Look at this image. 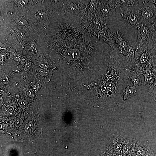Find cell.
<instances>
[{
    "instance_id": "cell-15",
    "label": "cell",
    "mask_w": 156,
    "mask_h": 156,
    "mask_svg": "<svg viewBox=\"0 0 156 156\" xmlns=\"http://www.w3.org/2000/svg\"><path fill=\"white\" fill-rule=\"evenodd\" d=\"M152 89H153L156 91V81L153 88Z\"/></svg>"
},
{
    "instance_id": "cell-12",
    "label": "cell",
    "mask_w": 156,
    "mask_h": 156,
    "mask_svg": "<svg viewBox=\"0 0 156 156\" xmlns=\"http://www.w3.org/2000/svg\"><path fill=\"white\" fill-rule=\"evenodd\" d=\"M135 87L136 86L133 85L132 86L128 85L123 90L122 94L125 101L131 97L136 95L137 91Z\"/></svg>"
},
{
    "instance_id": "cell-7",
    "label": "cell",
    "mask_w": 156,
    "mask_h": 156,
    "mask_svg": "<svg viewBox=\"0 0 156 156\" xmlns=\"http://www.w3.org/2000/svg\"><path fill=\"white\" fill-rule=\"evenodd\" d=\"M156 151L149 147L136 141L133 156H155Z\"/></svg>"
},
{
    "instance_id": "cell-10",
    "label": "cell",
    "mask_w": 156,
    "mask_h": 156,
    "mask_svg": "<svg viewBox=\"0 0 156 156\" xmlns=\"http://www.w3.org/2000/svg\"><path fill=\"white\" fill-rule=\"evenodd\" d=\"M136 143V141L135 139L125 138L122 149V156H133Z\"/></svg>"
},
{
    "instance_id": "cell-8",
    "label": "cell",
    "mask_w": 156,
    "mask_h": 156,
    "mask_svg": "<svg viewBox=\"0 0 156 156\" xmlns=\"http://www.w3.org/2000/svg\"><path fill=\"white\" fill-rule=\"evenodd\" d=\"M125 141V138L120 135L115 134L111 137L110 145L117 155L122 156V149Z\"/></svg>"
},
{
    "instance_id": "cell-18",
    "label": "cell",
    "mask_w": 156,
    "mask_h": 156,
    "mask_svg": "<svg viewBox=\"0 0 156 156\" xmlns=\"http://www.w3.org/2000/svg\"></svg>"
},
{
    "instance_id": "cell-4",
    "label": "cell",
    "mask_w": 156,
    "mask_h": 156,
    "mask_svg": "<svg viewBox=\"0 0 156 156\" xmlns=\"http://www.w3.org/2000/svg\"><path fill=\"white\" fill-rule=\"evenodd\" d=\"M138 7L141 13L140 26L152 24L156 16V6L153 0H138Z\"/></svg>"
},
{
    "instance_id": "cell-6",
    "label": "cell",
    "mask_w": 156,
    "mask_h": 156,
    "mask_svg": "<svg viewBox=\"0 0 156 156\" xmlns=\"http://www.w3.org/2000/svg\"><path fill=\"white\" fill-rule=\"evenodd\" d=\"M120 10L121 16L126 23L138 30L140 27L141 16L138 5L125 8Z\"/></svg>"
},
{
    "instance_id": "cell-9",
    "label": "cell",
    "mask_w": 156,
    "mask_h": 156,
    "mask_svg": "<svg viewBox=\"0 0 156 156\" xmlns=\"http://www.w3.org/2000/svg\"><path fill=\"white\" fill-rule=\"evenodd\" d=\"M115 34L114 45L113 47H116L119 53H121L130 44L119 31H117Z\"/></svg>"
},
{
    "instance_id": "cell-13",
    "label": "cell",
    "mask_w": 156,
    "mask_h": 156,
    "mask_svg": "<svg viewBox=\"0 0 156 156\" xmlns=\"http://www.w3.org/2000/svg\"><path fill=\"white\" fill-rule=\"evenodd\" d=\"M148 92L153 98L156 101V91L153 89L149 88Z\"/></svg>"
},
{
    "instance_id": "cell-16",
    "label": "cell",
    "mask_w": 156,
    "mask_h": 156,
    "mask_svg": "<svg viewBox=\"0 0 156 156\" xmlns=\"http://www.w3.org/2000/svg\"><path fill=\"white\" fill-rule=\"evenodd\" d=\"M153 2L156 6V0H153Z\"/></svg>"
},
{
    "instance_id": "cell-2",
    "label": "cell",
    "mask_w": 156,
    "mask_h": 156,
    "mask_svg": "<svg viewBox=\"0 0 156 156\" xmlns=\"http://www.w3.org/2000/svg\"><path fill=\"white\" fill-rule=\"evenodd\" d=\"M131 67L122 56L115 55L110 57L103 71L100 88V105L115 110L122 109L125 103L123 90L131 82L129 74Z\"/></svg>"
},
{
    "instance_id": "cell-3",
    "label": "cell",
    "mask_w": 156,
    "mask_h": 156,
    "mask_svg": "<svg viewBox=\"0 0 156 156\" xmlns=\"http://www.w3.org/2000/svg\"><path fill=\"white\" fill-rule=\"evenodd\" d=\"M134 64L138 66H148L156 69V42L135 47Z\"/></svg>"
},
{
    "instance_id": "cell-11",
    "label": "cell",
    "mask_w": 156,
    "mask_h": 156,
    "mask_svg": "<svg viewBox=\"0 0 156 156\" xmlns=\"http://www.w3.org/2000/svg\"><path fill=\"white\" fill-rule=\"evenodd\" d=\"M140 75L137 71L132 67L129 78L131 82L135 86H140L142 83Z\"/></svg>"
},
{
    "instance_id": "cell-17",
    "label": "cell",
    "mask_w": 156,
    "mask_h": 156,
    "mask_svg": "<svg viewBox=\"0 0 156 156\" xmlns=\"http://www.w3.org/2000/svg\"><path fill=\"white\" fill-rule=\"evenodd\" d=\"M155 32H156V26L153 27Z\"/></svg>"
},
{
    "instance_id": "cell-5",
    "label": "cell",
    "mask_w": 156,
    "mask_h": 156,
    "mask_svg": "<svg viewBox=\"0 0 156 156\" xmlns=\"http://www.w3.org/2000/svg\"><path fill=\"white\" fill-rule=\"evenodd\" d=\"M137 30L136 47L147 44L156 39V33L152 24L141 25Z\"/></svg>"
},
{
    "instance_id": "cell-1",
    "label": "cell",
    "mask_w": 156,
    "mask_h": 156,
    "mask_svg": "<svg viewBox=\"0 0 156 156\" xmlns=\"http://www.w3.org/2000/svg\"><path fill=\"white\" fill-rule=\"evenodd\" d=\"M56 20L52 28L50 45L61 54L66 65L73 69L101 67L110 46L90 35L76 16L67 14Z\"/></svg>"
},
{
    "instance_id": "cell-14",
    "label": "cell",
    "mask_w": 156,
    "mask_h": 156,
    "mask_svg": "<svg viewBox=\"0 0 156 156\" xmlns=\"http://www.w3.org/2000/svg\"><path fill=\"white\" fill-rule=\"evenodd\" d=\"M152 24L153 27L156 26V16L154 21Z\"/></svg>"
}]
</instances>
